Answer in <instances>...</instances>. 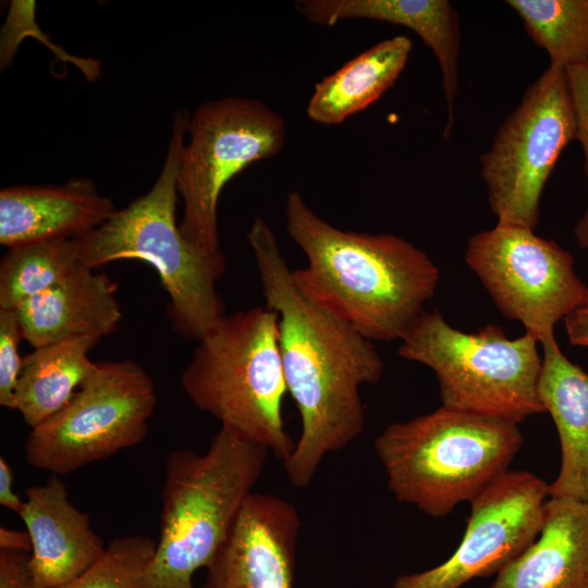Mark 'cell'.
<instances>
[{"label": "cell", "instance_id": "6da1fadb", "mask_svg": "<svg viewBox=\"0 0 588 588\" xmlns=\"http://www.w3.org/2000/svg\"><path fill=\"white\" fill-rule=\"evenodd\" d=\"M266 306L278 315L279 351L301 433L283 462L290 482L307 487L323 458L365 427L359 390L378 382L383 359L373 343L296 282L269 224L256 217L246 233Z\"/></svg>", "mask_w": 588, "mask_h": 588}, {"label": "cell", "instance_id": "7a4b0ae2", "mask_svg": "<svg viewBox=\"0 0 588 588\" xmlns=\"http://www.w3.org/2000/svg\"><path fill=\"white\" fill-rule=\"evenodd\" d=\"M284 213L307 261L293 270L298 285L367 340L401 341L436 294L432 259L395 234L333 226L297 191L286 196Z\"/></svg>", "mask_w": 588, "mask_h": 588}, {"label": "cell", "instance_id": "3957f363", "mask_svg": "<svg viewBox=\"0 0 588 588\" xmlns=\"http://www.w3.org/2000/svg\"><path fill=\"white\" fill-rule=\"evenodd\" d=\"M188 122L184 109L175 111L167 157L149 192L78 240L82 264L88 268L128 259L152 266L170 297L172 328L199 341L228 315L216 289L225 258L196 247L176 223V180Z\"/></svg>", "mask_w": 588, "mask_h": 588}, {"label": "cell", "instance_id": "277c9868", "mask_svg": "<svg viewBox=\"0 0 588 588\" xmlns=\"http://www.w3.org/2000/svg\"><path fill=\"white\" fill-rule=\"evenodd\" d=\"M269 451L221 426L208 450H173L166 461L159 540L144 588H196L259 480Z\"/></svg>", "mask_w": 588, "mask_h": 588}, {"label": "cell", "instance_id": "5b68a950", "mask_svg": "<svg viewBox=\"0 0 588 588\" xmlns=\"http://www.w3.org/2000/svg\"><path fill=\"white\" fill-rule=\"evenodd\" d=\"M522 445L518 424L444 406L393 422L373 441L388 489L431 517L470 502L509 470Z\"/></svg>", "mask_w": 588, "mask_h": 588}, {"label": "cell", "instance_id": "8992f818", "mask_svg": "<svg viewBox=\"0 0 588 588\" xmlns=\"http://www.w3.org/2000/svg\"><path fill=\"white\" fill-rule=\"evenodd\" d=\"M197 342L181 376L191 402L284 462L295 443L282 416L278 315L267 306L237 310Z\"/></svg>", "mask_w": 588, "mask_h": 588}, {"label": "cell", "instance_id": "52a82bcc", "mask_svg": "<svg viewBox=\"0 0 588 588\" xmlns=\"http://www.w3.org/2000/svg\"><path fill=\"white\" fill-rule=\"evenodd\" d=\"M538 343L527 333L511 340L494 323L465 333L434 309L416 319L397 354L436 373L442 406L519 424L544 412L538 394Z\"/></svg>", "mask_w": 588, "mask_h": 588}, {"label": "cell", "instance_id": "ba28073f", "mask_svg": "<svg viewBox=\"0 0 588 588\" xmlns=\"http://www.w3.org/2000/svg\"><path fill=\"white\" fill-rule=\"evenodd\" d=\"M176 188L183 199L184 237L208 254H222L218 200L225 184L254 162L284 146V119L260 100L225 97L200 105L188 122Z\"/></svg>", "mask_w": 588, "mask_h": 588}, {"label": "cell", "instance_id": "9c48e42d", "mask_svg": "<svg viewBox=\"0 0 588 588\" xmlns=\"http://www.w3.org/2000/svg\"><path fill=\"white\" fill-rule=\"evenodd\" d=\"M157 405L152 379L131 359L97 362L68 404L30 429L29 465L62 476L139 444Z\"/></svg>", "mask_w": 588, "mask_h": 588}, {"label": "cell", "instance_id": "30bf717a", "mask_svg": "<svg viewBox=\"0 0 588 588\" xmlns=\"http://www.w3.org/2000/svg\"><path fill=\"white\" fill-rule=\"evenodd\" d=\"M573 139L576 119L565 69L550 64L480 157V177L498 223L537 226L544 185Z\"/></svg>", "mask_w": 588, "mask_h": 588}, {"label": "cell", "instance_id": "8fae6325", "mask_svg": "<svg viewBox=\"0 0 588 588\" xmlns=\"http://www.w3.org/2000/svg\"><path fill=\"white\" fill-rule=\"evenodd\" d=\"M465 261L498 309L523 323L525 333L539 343L554 335L555 323L588 291L575 272L573 256L527 226L497 223L473 235Z\"/></svg>", "mask_w": 588, "mask_h": 588}, {"label": "cell", "instance_id": "7c38bea8", "mask_svg": "<svg viewBox=\"0 0 588 588\" xmlns=\"http://www.w3.org/2000/svg\"><path fill=\"white\" fill-rule=\"evenodd\" d=\"M549 485L526 470H507L470 503L462 541L443 563L399 576L391 588H461L500 573L540 532Z\"/></svg>", "mask_w": 588, "mask_h": 588}, {"label": "cell", "instance_id": "4fadbf2b", "mask_svg": "<svg viewBox=\"0 0 588 588\" xmlns=\"http://www.w3.org/2000/svg\"><path fill=\"white\" fill-rule=\"evenodd\" d=\"M301 526L292 503L253 492L199 588H293Z\"/></svg>", "mask_w": 588, "mask_h": 588}, {"label": "cell", "instance_id": "5bb4252c", "mask_svg": "<svg viewBox=\"0 0 588 588\" xmlns=\"http://www.w3.org/2000/svg\"><path fill=\"white\" fill-rule=\"evenodd\" d=\"M20 517L30 537V567L40 588L72 580L106 551L88 515L71 503L66 486L57 475L26 490Z\"/></svg>", "mask_w": 588, "mask_h": 588}, {"label": "cell", "instance_id": "9a60e30c", "mask_svg": "<svg viewBox=\"0 0 588 588\" xmlns=\"http://www.w3.org/2000/svg\"><path fill=\"white\" fill-rule=\"evenodd\" d=\"M117 211L87 177L62 185L11 186L0 192V243L14 246L53 238L81 237Z\"/></svg>", "mask_w": 588, "mask_h": 588}, {"label": "cell", "instance_id": "2e32d148", "mask_svg": "<svg viewBox=\"0 0 588 588\" xmlns=\"http://www.w3.org/2000/svg\"><path fill=\"white\" fill-rule=\"evenodd\" d=\"M118 283L106 273L81 265L57 285L34 295L13 310L23 339L34 348L114 332L122 318Z\"/></svg>", "mask_w": 588, "mask_h": 588}, {"label": "cell", "instance_id": "e0dca14e", "mask_svg": "<svg viewBox=\"0 0 588 588\" xmlns=\"http://www.w3.org/2000/svg\"><path fill=\"white\" fill-rule=\"evenodd\" d=\"M296 11L309 22L333 26L351 19H366L411 28L438 59L448 122L443 137L454 124V100L457 93L461 32L456 11L446 0H297Z\"/></svg>", "mask_w": 588, "mask_h": 588}, {"label": "cell", "instance_id": "ac0fdd59", "mask_svg": "<svg viewBox=\"0 0 588 588\" xmlns=\"http://www.w3.org/2000/svg\"><path fill=\"white\" fill-rule=\"evenodd\" d=\"M489 588H588V502L549 497L537 538Z\"/></svg>", "mask_w": 588, "mask_h": 588}, {"label": "cell", "instance_id": "d6986e66", "mask_svg": "<svg viewBox=\"0 0 588 588\" xmlns=\"http://www.w3.org/2000/svg\"><path fill=\"white\" fill-rule=\"evenodd\" d=\"M540 344L538 394L561 445V467L549 483V497L588 502V373L562 353L554 335Z\"/></svg>", "mask_w": 588, "mask_h": 588}, {"label": "cell", "instance_id": "ffe728a7", "mask_svg": "<svg viewBox=\"0 0 588 588\" xmlns=\"http://www.w3.org/2000/svg\"><path fill=\"white\" fill-rule=\"evenodd\" d=\"M413 44L403 35L379 41L315 85L306 112L335 125L380 98L404 70Z\"/></svg>", "mask_w": 588, "mask_h": 588}, {"label": "cell", "instance_id": "44dd1931", "mask_svg": "<svg viewBox=\"0 0 588 588\" xmlns=\"http://www.w3.org/2000/svg\"><path fill=\"white\" fill-rule=\"evenodd\" d=\"M99 341L74 339L34 348L23 358L14 391V409L30 429L41 425L72 399L96 369L88 352Z\"/></svg>", "mask_w": 588, "mask_h": 588}, {"label": "cell", "instance_id": "7402d4cb", "mask_svg": "<svg viewBox=\"0 0 588 588\" xmlns=\"http://www.w3.org/2000/svg\"><path fill=\"white\" fill-rule=\"evenodd\" d=\"M81 258L78 237L9 248L0 262V309H14L25 299L57 285L83 265Z\"/></svg>", "mask_w": 588, "mask_h": 588}, {"label": "cell", "instance_id": "603a6c76", "mask_svg": "<svg viewBox=\"0 0 588 588\" xmlns=\"http://www.w3.org/2000/svg\"><path fill=\"white\" fill-rule=\"evenodd\" d=\"M550 64H588V0H507Z\"/></svg>", "mask_w": 588, "mask_h": 588}, {"label": "cell", "instance_id": "cb8c5ba5", "mask_svg": "<svg viewBox=\"0 0 588 588\" xmlns=\"http://www.w3.org/2000/svg\"><path fill=\"white\" fill-rule=\"evenodd\" d=\"M156 543L143 535L117 537L97 562L57 588H144Z\"/></svg>", "mask_w": 588, "mask_h": 588}, {"label": "cell", "instance_id": "d4e9b609", "mask_svg": "<svg viewBox=\"0 0 588 588\" xmlns=\"http://www.w3.org/2000/svg\"><path fill=\"white\" fill-rule=\"evenodd\" d=\"M23 339L19 318L13 309H0V405L14 409V391L23 358L17 346Z\"/></svg>", "mask_w": 588, "mask_h": 588}, {"label": "cell", "instance_id": "484cf974", "mask_svg": "<svg viewBox=\"0 0 588 588\" xmlns=\"http://www.w3.org/2000/svg\"><path fill=\"white\" fill-rule=\"evenodd\" d=\"M565 74L576 119V139L583 148L584 173L588 182V64L565 68Z\"/></svg>", "mask_w": 588, "mask_h": 588}, {"label": "cell", "instance_id": "4316f807", "mask_svg": "<svg viewBox=\"0 0 588 588\" xmlns=\"http://www.w3.org/2000/svg\"><path fill=\"white\" fill-rule=\"evenodd\" d=\"M0 588H40L30 567L29 553L0 551Z\"/></svg>", "mask_w": 588, "mask_h": 588}, {"label": "cell", "instance_id": "83f0119b", "mask_svg": "<svg viewBox=\"0 0 588 588\" xmlns=\"http://www.w3.org/2000/svg\"><path fill=\"white\" fill-rule=\"evenodd\" d=\"M563 320L569 342L575 346L588 347V291Z\"/></svg>", "mask_w": 588, "mask_h": 588}, {"label": "cell", "instance_id": "f1b7e54d", "mask_svg": "<svg viewBox=\"0 0 588 588\" xmlns=\"http://www.w3.org/2000/svg\"><path fill=\"white\" fill-rule=\"evenodd\" d=\"M14 476L7 460L0 457V504L8 510L21 514L25 500H22L13 490Z\"/></svg>", "mask_w": 588, "mask_h": 588}, {"label": "cell", "instance_id": "f546056e", "mask_svg": "<svg viewBox=\"0 0 588 588\" xmlns=\"http://www.w3.org/2000/svg\"><path fill=\"white\" fill-rule=\"evenodd\" d=\"M30 550L32 541L27 530L19 531L7 527L0 528V551L30 553Z\"/></svg>", "mask_w": 588, "mask_h": 588}, {"label": "cell", "instance_id": "4dcf8cb0", "mask_svg": "<svg viewBox=\"0 0 588 588\" xmlns=\"http://www.w3.org/2000/svg\"><path fill=\"white\" fill-rule=\"evenodd\" d=\"M573 233L577 244L583 249H588V208L576 223Z\"/></svg>", "mask_w": 588, "mask_h": 588}]
</instances>
